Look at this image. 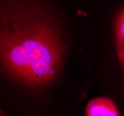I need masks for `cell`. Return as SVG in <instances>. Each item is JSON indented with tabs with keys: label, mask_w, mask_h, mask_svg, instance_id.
<instances>
[{
	"label": "cell",
	"mask_w": 124,
	"mask_h": 116,
	"mask_svg": "<svg viewBox=\"0 0 124 116\" xmlns=\"http://www.w3.org/2000/svg\"><path fill=\"white\" fill-rule=\"evenodd\" d=\"M86 116H118L120 111L114 100L107 97H97L91 99L85 108Z\"/></svg>",
	"instance_id": "cell-2"
},
{
	"label": "cell",
	"mask_w": 124,
	"mask_h": 116,
	"mask_svg": "<svg viewBox=\"0 0 124 116\" xmlns=\"http://www.w3.org/2000/svg\"><path fill=\"white\" fill-rule=\"evenodd\" d=\"M4 115H7V112L4 111V110L0 108V116H4Z\"/></svg>",
	"instance_id": "cell-4"
},
{
	"label": "cell",
	"mask_w": 124,
	"mask_h": 116,
	"mask_svg": "<svg viewBox=\"0 0 124 116\" xmlns=\"http://www.w3.org/2000/svg\"><path fill=\"white\" fill-rule=\"evenodd\" d=\"M70 48L67 28L50 0H0V76L23 91L59 83Z\"/></svg>",
	"instance_id": "cell-1"
},
{
	"label": "cell",
	"mask_w": 124,
	"mask_h": 116,
	"mask_svg": "<svg viewBox=\"0 0 124 116\" xmlns=\"http://www.w3.org/2000/svg\"><path fill=\"white\" fill-rule=\"evenodd\" d=\"M113 34L118 64L124 75V5L119 8L115 17L113 23Z\"/></svg>",
	"instance_id": "cell-3"
}]
</instances>
